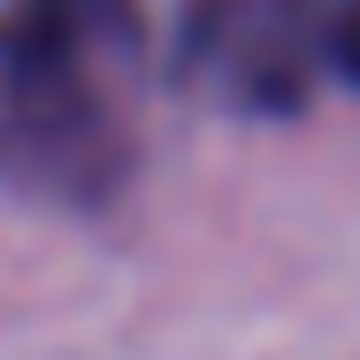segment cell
Wrapping results in <instances>:
<instances>
[{
  "instance_id": "1",
  "label": "cell",
  "mask_w": 360,
  "mask_h": 360,
  "mask_svg": "<svg viewBox=\"0 0 360 360\" xmlns=\"http://www.w3.org/2000/svg\"><path fill=\"white\" fill-rule=\"evenodd\" d=\"M146 0L0 8V169L46 200H108L139 146Z\"/></svg>"
},
{
  "instance_id": "2",
  "label": "cell",
  "mask_w": 360,
  "mask_h": 360,
  "mask_svg": "<svg viewBox=\"0 0 360 360\" xmlns=\"http://www.w3.org/2000/svg\"><path fill=\"white\" fill-rule=\"evenodd\" d=\"M176 77L245 115H291L330 62V0H200L176 39Z\"/></svg>"
},
{
  "instance_id": "3",
  "label": "cell",
  "mask_w": 360,
  "mask_h": 360,
  "mask_svg": "<svg viewBox=\"0 0 360 360\" xmlns=\"http://www.w3.org/2000/svg\"><path fill=\"white\" fill-rule=\"evenodd\" d=\"M330 62L345 84H360V0H330Z\"/></svg>"
}]
</instances>
